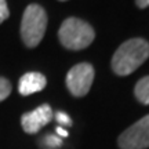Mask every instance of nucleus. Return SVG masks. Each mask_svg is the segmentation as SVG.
I'll return each instance as SVG.
<instances>
[{
    "mask_svg": "<svg viewBox=\"0 0 149 149\" xmlns=\"http://www.w3.org/2000/svg\"><path fill=\"white\" fill-rule=\"evenodd\" d=\"M40 144H42V146L44 149H57L61 146L62 141H61V138H58L57 135L48 134V135H46V137L43 138V141H40Z\"/></svg>",
    "mask_w": 149,
    "mask_h": 149,
    "instance_id": "obj_9",
    "label": "nucleus"
},
{
    "mask_svg": "<svg viewBox=\"0 0 149 149\" xmlns=\"http://www.w3.org/2000/svg\"><path fill=\"white\" fill-rule=\"evenodd\" d=\"M149 57V43L141 37L124 42L112 57V69L119 76H127L137 70Z\"/></svg>",
    "mask_w": 149,
    "mask_h": 149,
    "instance_id": "obj_1",
    "label": "nucleus"
},
{
    "mask_svg": "<svg viewBox=\"0 0 149 149\" xmlns=\"http://www.w3.org/2000/svg\"><path fill=\"white\" fill-rule=\"evenodd\" d=\"M11 93V84L10 81L4 77H0V102L4 101Z\"/></svg>",
    "mask_w": 149,
    "mask_h": 149,
    "instance_id": "obj_10",
    "label": "nucleus"
},
{
    "mask_svg": "<svg viewBox=\"0 0 149 149\" xmlns=\"http://www.w3.org/2000/svg\"><path fill=\"white\" fill-rule=\"evenodd\" d=\"M135 3L139 8H146L149 6V0H135Z\"/></svg>",
    "mask_w": 149,
    "mask_h": 149,
    "instance_id": "obj_13",
    "label": "nucleus"
},
{
    "mask_svg": "<svg viewBox=\"0 0 149 149\" xmlns=\"http://www.w3.org/2000/svg\"><path fill=\"white\" fill-rule=\"evenodd\" d=\"M47 28V14L42 6L29 4L24 11L21 21V37L25 46L36 47L42 42Z\"/></svg>",
    "mask_w": 149,
    "mask_h": 149,
    "instance_id": "obj_3",
    "label": "nucleus"
},
{
    "mask_svg": "<svg viewBox=\"0 0 149 149\" xmlns=\"http://www.w3.org/2000/svg\"><path fill=\"white\" fill-rule=\"evenodd\" d=\"M55 120L59 123V124H62V126H72V120H70V117L64 113V112H58L57 115H55Z\"/></svg>",
    "mask_w": 149,
    "mask_h": 149,
    "instance_id": "obj_12",
    "label": "nucleus"
},
{
    "mask_svg": "<svg viewBox=\"0 0 149 149\" xmlns=\"http://www.w3.org/2000/svg\"><path fill=\"white\" fill-rule=\"evenodd\" d=\"M94 81V68L90 64H77L66 74V87L74 97H84Z\"/></svg>",
    "mask_w": 149,
    "mask_h": 149,
    "instance_id": "obj_5",
    "label": "nucleus"
},
{
    "mask_svg": "<svg viewBox=\"0 0 149 149\" xmlns=\"http://www.w3.org/2000/svg\"><path fill=\"white\" fill-rule=\"evenodd\" d=\"M61 1H65V0H61Z\"/></svg>",
    "mask_w": 149,
    "mask_h": 149,
    "instance_id": "obj_15",
    "label": "nucleus"
},
{
    "mask_svg": "<svg viewBox=\"0 0 149 149\" xmlns=\"http://www.w3.org/2000/svg\"><path fill=\"white\" fill-rule=\"evenodd\" d=\"M134 94L141 104L149 105V76H145L135 84Z\"/></svg>",
    "mask_w": 149,
    "mask_h": 149,
    "instance_id": "obj_8",
    "label": "nucleus"
},
{
    "mask_svg": "<svg viewBox=\"0 0 149 149\" xmlns=\"http://www.w3.org/2000/svg\"><path fill=\"white\" fill-rule=\"evenodd\" d=\"M10 15V11H8V6L6 3V0H0V24L4 22Z\"/></svg>",
    "mask_w": 149,
    "mask_h": 149,
    "instance_id": "obj_11",
    "label": "nucleus"
},
{
    "mask_svg": "<svg viewBox=\"0 0 149 149\" xmlns=\"http://www.w3.org/2000/svg\"><path fill=\"white\" fill-rule=\"evenodd\" d=\"M117 144L120 149L149 148V115L139 119L124 133H122L117 139Z\"/></svg>",
    "mask_w": 149,
    "mask_h": 149,
    "instance_id": "obj_4",
    "label": "nucleus"
},
{
    "mask_svg": "<svg viewBox=\"0 0 149 149\" xmlns=\"http://www.w3.org/2000/svg\"><path fill=\"white\" fill-rule=\"evenodd\" d=\"M47 84V80L42 73L37 72H28L19 79L18 91L21 95H31L33 93L42 91Z\"/></svg>",
    "mask_w": 149,
    "mask_h": 149,
    "instance_id": "obj_7",
    "label": "nucleus"
},
{
    "mask_svg": "<svg viewBox=\"0 0 149 149\" xmlns=\"http://www.w3.org/2000/svg\"><path fill=\"white\" fill-rule=\"evenodd\" d=\"M94 29L90 24L79 18H68L62 22L58 31L61 44L69 50H83L94 40Z\"/></svg>",
    "mask_w": 149,
    "mask_h": 149,
    "instance_id": "obj_2",
    "label": "nucleus"
},
{
    "mask_svg": "<svg viewBox=\"0 0 149 149\" xmlns=\"http://www.w3.org/2000/svg\"><path fill=\"white\" fill-rule=\"evenodd\" d=\"M55 131H57V133H58V135L59 137H68V131H66V130H64V128L62 127H57V130H55Z\"/></svg>",
    "mask_w": 149,
    "mask_h": 149,
    "instance_id": "obj_14",
    "label": "nucleus"
},
{
    "mask_svg": "<svg viewBox=\"0 0 149 149\" xmlns=\"http://www.w3.org/2000/svg\"><path fill=\"white\" fill-rule=\"evenodd\" d=\"M53 119V109L48 104H43L35 111L26 112L21 117V124L24 131L28 134H36L42 127L51 122Z\"/></svg>",
    "mask_w": 149,
    "mask_h": 149,
    "instance_id": "obj_6",
    "label": "nucleus"
}]
</instances>
